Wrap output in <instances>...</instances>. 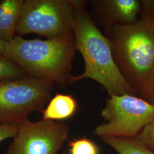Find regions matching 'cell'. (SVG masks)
Returning <instances> with one entry per match:
<instances>
[{
    "mask_svg": "<svg viewBox=\"0 0 154 154\" xmlns=\"http://www.w3.org/2000/svg\"><path fill=\"white\" fill-rule=\"evenodd\" d=\"M88 3L74 13L73 34L76 50L82 56L85 70L73 76L71 84L85 78L98 83L109 95H139L122 75L114 60L110 39L100 32L86 11Z\"/></svg>",
    "mask_w": 154,
    "mask_h": 154,
    "instance_id": "1",
    "label": "cell"
},
{
    "mask_svg": "<svg viewBox=\"0 0 154 154\" xmlns=\"http://www.w3.org/2000/svg\"><path fill=\"white\" fill-rule=\"evenodd\" d=\"M109 39L119 71L138 93L154 72V0H142L138 20L116 26Z\"/></svg>",
    "mask_w": 154,
    "mask_h": 154,
    "instance_id": "2",
    "label": "cell"
},
{
    "mask_svg": "<svg viewBox=\"0 0 154 154\" xmlns=\"http://www.w3.org/2000/svg\"><path fill=\"white\" fill-rule=\"evenodd\" d=\"M76 49L74 34L41 40L16 35L8 42L2 57L13 62L30 75L62 85H70Z\"/></svg>",
    "mask_w": 154,
    "mask_h": 154,
    "instance_id": "3",
    "label": "cell"
},
{
    "mask_svg": "<svg viewBox=\"0 0 154 154\" xmlns=\"http://www.w3.org/2000/svg\"><path fill=\"white\" fill-rule=\"evenodd\" d=\"M88 0H26L17 25L20 36L35 33L48 39L73 33L75 11Z\"/></svg>",
    "mask_w": 154,
    "mask_h": 154,
    "instance_id": "4",
    "label": "cell"
},
{
    "mask_svg": "<svg viewBox=\"0 0 154 154\" xmlns=\"http://www.w3.org/2000/svg\"><path fill=\"white\" fill-rule=\"evenodd\" d=\"M54 83L27 75L0 82V123L18 125L51 99Z\"/></svg>",
    "mask_w": 154,
    "mask_h": 154,
    "instance_id": "5",
    "label": "cell"
},
{
    "mask_svg": "<svg viewBox=\"0 0 154 154\" xmlns=\"http://www.w3.org/2000/svg\"><path fill=\"white\" fill-rule=\"evenodd\" d=\"M101 116L105 122L95 127L94 135L99 138H137L154 119V106L137 95H110Z\"/></svg>",
    "mask_w": 154,
    "mask_h": 154,
    "instance_id": "6",
    "label": "cell"
},
{
    "mask_svg": "<svg viewBox=\"0 0 154 154\" xmlns=\"http://www.w3.org/2000/svg\"><path fill=\"white\" fill-rule=\"evenodd\" d=\"M64 122L26 119L18 125V131L6 154H58L70 134Z\"/></svg>",
    "mask_w": 154,
    "mask_h": 154,
    "instance_id": "7",
    "label": "cell"
},
{
    "mask_svg": "<svg viewBox=\"0 0 154 154\" xmlns=\"http://www.w3.org/2000/svg\"><path fill=\"white\" fill-rule=\"evenodd\" d=\"M90 14L94 22L99 25L110 38L112 29L118 25L132 24L140 14L142 1L140 0H90Z\"/></svg>",
    "mask_w": 154,
    "mask_h": 154,
    "instance_id": "8",
    "label": "cell"
},
{
    "mask_svg": "<svg viewBox=\"0 0 154 154\" xmlns=\"http://www.w3.org/2000/svg\"><path fill=\"white\" fill-rule=\"evenodd\" d=\"M23 0H4L0 2V38L6 42L14 38L22 13Z\"/></svg>",
    "mask_w": 154,
    "mask_h": 154,
    "instance_id": "9",
    "label": "cell"
},
{
    "mask_svg": "<svg viewBox=\"0 0 154 154\" xmlns=\"http://www.w3.org/2000/svg\"><path fill=\"white\" fill-rule=\"evenodd\" d=\"M77 100L72 95L58 93L50 99L42 113V119L58 121L66 120L75 114Z\"/></svg>",
    "mask_w": 154,
    "mask_h": 154,
    "instance_id": "10",
    "label": "cell"
},
{
    "mask_svg": "<svg viewBox=\"0 0 154 154\" xmlns=\"http://www.w3.org/2000/svg\"><path fill=\"white\" fill-rule=\"evenodd\" d=\"M100 139L119 154H154V151L137 138L103 137Z\"/></svg>",
    "mask_w": 154,
    "mask_h": 154,
    "instance_id": "11",
    "label": "cell"
},
{
    "mask_svg": "<svg viewBox=\"0 0 154 154\" xmlns=\"http://www.w3.org/2000/svg\"><path fill=\"white\" fill-rule=\"evenodd\" d=\"M66 149L69 154H100L99 146L86 137L73 139L68 143Z\"/></svg>",
    "mask_w": 154,
    "mask_h": 154,
    "instance_id": "12",
    "label": "cell"
},
{
    "mask_svg": "<svg viewBox=\"0 0 154 154\" xmlns=\"http://www.w3.org/2000/svg\"><path fill=\"white\" fill-rule=\"evenodd\" d=\"M25 74L15 63L0 57V82L21 78Z\"/></svg>",
    "mask_w": 154,
    "mask_h": 154,
    "instance_id": "13",
    "label": "cell"
},
{
    "mask_svg": "<svg viewBox=\"0 0 154 154\" xmlns=\"http://www.w3.org/2000/svg\"><path fill=\"white\" fill-rule=\"evenodd\" d=\"M137 138L154 151V119L143 128Z\"/></svg>",
    "mask_w": 154,
    "mask_h": 154,
    "instance_id": "14",
    "label": "cell"
},
{
    "mask_svg": "<svg viewBox=\"0 0 154 154\" xmlns=\"http://www.w3.org/2000/svg\"><path fill=\"white\" fill-rule=\"evenodd\" d=\"M143 99L154 106V72L138 91Z\"/></svg>",
    "mask_w": 154,
    "mask_h": 154,
    "instance_id": "15",
    "label": "cell"
},
{
    "mask_svg": "<svg viewBox=\"0 0 154 154\" xmlns=\"http://www.w3.org/2000/svg\"><path fill=\"white\" fill-rule=\"evenodd\" d=\"M18 131V125L0 123V143L9 138H13Z\"/></svg>",
    "mask_w": 154,
    "mask_h": 154,
    "instance_id": "16",
    "label": "cell"
},
{
    "mask_svg": "<svg viewBox=\"0 0 154 154\" xmlns=\"http://www.w3.org/2000/svg\"><path fill=\"white\" fill-rule=\"evenodd\" d=\"M8 42L0 38V57H1L5 50Z\"/></svg>",
    "mask_w": 154,
    "mask_h": 154,
    "instance_id": "17",
    "label": "cell"
},
{
    "mask_svg": "<svg viewBox=\"0 0 154 154\" xmlns=\"http://www.w3.org/2000/svg\"><path fill=\"white\" fill-rule=\"evenodd\" d=\"M60 154H69V153H68L67 149H65L64 151H63L62 152H61Z\"/></svg>",
    "mask_w": 154,
    "mask_h": 154,
    "instance_id": "18",
    "label": "cell"
}]
</instances>
